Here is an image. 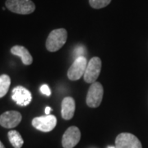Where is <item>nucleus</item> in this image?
<instances>
[{
	"instance_id": "ddd939ff",
	"label": "nucleus",
	"mask_w": 148,
	"mask_h": 148,
	"mask_svg": "<svg viewBox=\"0 0 148 148\" xmlns=\"http://www.w3.org/2000/svg\"><path fill=\"white\" fill-rule=\"evenodd\" d=\"M8 139L12 144V146L14 148H21L23 146L24 141L21 138V134L16 130H12L8 132Z\"/></svg>"
},
{
	"instance_id": "423d86ee",
	"label": "nucleus",
	"mask_w": 148,
	"mask_h": 148,
	"mask_svg": "<svg viewBox=\"0 0 148 148\" xmlns=\"http://www.w3.org/2000/svg\"><path fill=\"white\" fill-rule=\"evenodd\" d=\"M87 64L88 63L86 57H78L76 58L68 71V77L71 81L79 80L84 76Z\"/></svg>"
},
{
	"instance_id": "4468645a",
	"label": "nucleus",
	"mask_w": 148,
	"mask_h": 148,
	"mask_svg": "<svg viewBox=\"0 0 148 148\" xmlns=\"http://www.w3.org/2000/svg\"><path fill=\"white\" fill-rule=\"evenodd\" d=\"M11 84L10 77L7 74L0 76V98L3 97L8 93Z\"/></svg>"
},
{
	"instance_id": "a211bd4d",
	"label": "nucleus",
	"mask_w": 148,
	"mask_h": 148,
	"mask_svg": "<svg viewBox=\"0 0 148 148\" xmlns=\"http://www.w3.org/2000/svg\"><path fill=\"white\" fill-rule=\"evenodd\" d=\"M50 110H51V108H50V107H49V106H47V107L45 108V114H46V115H49V113H50Z\"/></svg>"
},
{
	"instance_id": "dca6fc26",
	"label": "nucleus",
	"mask_w": 148,
	"mask_h": 148,
	"mask_svg": "<svg viewBox=\"0 0 148 148\" xmlns=\"http://www.w3.org/2000/svg\"><path fill=\"white\" fill-rule=\"evenodd\" d=\"M74 55L76 56V58L78 57H85L86 54V48L82 45H78L74 49Z\"/></svg>"
},
{
	"instance_id": "0eeeda50",
	"label": "nucleus",
	"mask_w": 148,
	"mask_h": 148,
	"mask_svg": "<svg viewBox=\"0 0 148 148\" xmlns=\"http://www.w3.org/2000/svg\"><path fill=\"white\" fill-rule=\"evenodd\" d=\"M116 148H143L142 143L132 133L123 132L117 136L115 140Z\"/></svg>"
},
{
	"instance_id": "9b49d317",
	"label": "nucleus",
	"mask_w": 148,
	"mask_h": 148,
	"mask_svg": "<svg viewBox=\"0 0 148 148\" xmlns=\"http://www.w3.org/2000/svg\"><path fill=\"white\" fill-rule=\"evenodd\" d=\"M75 101L73 97H65L62 101V109H61V114L62 117L65 120L71 119L74 115L75 113Z\"/></svg>"
},
{
	"instance_id": "6e6552de",
	"label": "nucleus",
	"mask_w": 148,
	"mask_h": 148,
	"mask_svg": "<svg viewBox=\"0 0 148 148\" xmlns=\"http://www.w3.org/2000/svg\"><path fill=\"white\" fill-rule=\"evenodd\" d=\"M81 139L79 128L75 126L69 127L64 132L62 138V145L64 148H73L77 145Z\"/></svg>"
},
{
	"instance_id": "20e7f679",
	"label": "nucleus",
	"mask_w": 148,
	"mask_h": 148,
	"mask_svg": "<svg viewBox=\"0 0 148 148\" xmlns=\"http://www.w3.org/2000/svg\"><path fill=\"white\" fill-rule=\"evenodd\" d=\"M101 70V60L98 57H93L88 62L84 74V81L86 83H94L100 76Z\"/></svg>"
},
{
	"instance_id": "f03ea898",
	"label": "nucleus",
	"mask_w": 148,
	"mask_h": 148,
	"mask_svg": "<svg viewBox=\"0 0 148 148\" xmlns=\"http://www.w3.org/2000/svg\"><path fill=\"white\" fill-rule=\"evenodd\" d=\"M5 5L8 10L21 15L31 14L36 10V5L32 0H7Z\"/></svg>"
},
{
	"instance_id": "f8f14e48",
	"label": "nucleus",
	"mask_w": 148,
	"mask_h": 148,
	"mask_svg": "<svg viewBox=\"0 0 148 148\" xmlns=\"http://www.w3.org/2000/svg\"><path fill=\"white\" fill-rule=\"evenodd\" d=\"M11 53L20 57L22 63L25 65H31L33 62V58L31 53L27 49L21 45H15L11 49Z\"/></svg>"
},
{
	"instance_id": "6ab92c4d",
	"label": "nucleus",
	"mask_w": 148,
	"mask_h": 148,
	"mask_svg": "<svg viewBox=\"0 0 148 148\" xmlns=\"http://www.w3.org/2000/svg\"><path fill=\"white\" fill-rule=\"evenodd\" d=\"M0 148H5V147H4V145L3 144V143L0 141Z\"/></svg>"
},
{
	"instance_id": "2eb2a0df",
	"label": "nucleus",
	"mask_w": 148,
	"mask_h": 148,
	"mask_svg": "<svg viewBox=\"0 0 148 148\" xmlns=\"http://www.w3.org/2000/svg\"><path fill=\"white\" fill-rule=\"evenodd\" d=\"M111 0H89V3L92 8L101 9L106 8L110 3Z\"/></svg>"
},
{
	"instance_id": "f257e3e1",
	"label": "nucleus",
	"mask_w": 148,
	"mask_h": 148,
	"mask_svg": "<svg viewBox=\"0 0 148 148\" xmlns=\"http://www.w3.org/2000/svg\"><path fill=\"white\" fill-rule=\"evenodd\" d=\"M68 39V32L64 28L55 29L47 37L45 46L49 52H56L64 45Z\"/></svg>"
},
{
	"instance_id": "1a4fd4ad",
	"label": "nucleus",
	"mask_w": 148,
	"mask_h": 148,
	"mask_svg": "<svg viewBox=\"0 0 148 148\" xmlns=\"http://www.w3.org/2000/svg\"><path fill=\"white\" fill-rule=\"evenodd\" d=\"M21 119L22 117L19 112L7 111L0 115V125L5 128H13L21 123Z\"/></svg>"
},
{
	"instance_id": "7ed1b4c3",
	"label": "nucleus",
	"mask_w": 148,
	"mask_h": 148,
	"mask_svg": "<svg viewBox=\"0 0 148 148\" xmlns=\"http://www.w3.org/2000/svg\"><path fill=\"white\" fill-rule=\"evenodd\" d=\"M104 89L100 82H95L90 86L86 95V105L90 108H97L102 102Z\"/></svg>"
},
{
	"instance_id": "9d476101",
	"label": "nucleus",
	"mask_w": 148,
	"mask_h": 148,
	"mask_svg": "<svg viewBox=\"0 0 148 148\" xmlns=\"http://www.w3.org/2000/svg\"><path fill=\"white\" fill-rule=\"evenodd\" d=\"M12 99L16 102L18 106H28L32 100V93L27 88L18 86L12 90Z\"/></svg>"
},
{
	"instance_id": "f3484780",
	"label": "nucleus",
	"mask_w": 148,
	"mask_h": 148,
	"mask_svg": "<svg viewBox=\"0 0 148 148\" xmlns=\"http://www.w3.org/2000/svg\"><path fill=\"white\" fill-rule=\"evenodd\" d=\"M40 91L42 94L47 95V96H49L51 95V90L49 89V87L48 86V85L46 84H44L40 86Z\"/></svg>"
},
{
	"instance_id": "aec40b11",
	"label": "nucleus",
	"mask_w": 148,
	"mask_h": 148,
	"mask_svg": "<svg viewBox=\"0 0 148 148\" xmlns=\"http://www.w3.org/2000/svg\"><path fill=\"white\" fill-rule=\"evenodd\" d=\"M107 148H116L115 147H111V146H110V147H108Z\"/></svg>"
},
{
	"instance_id": "39448f33",
	"label": "nucleus",
	"mask_w": 148,
	"mask_h": 148,
	"mask_svg": "<svg viewBox=\"0 0 148 148\" xmlns=\"http://www.w3.org/2000/svg\"><path fill=\"white\" fill-rule=\"evenodd\" d=\"M57 124V119L54 115H45L34 118L32 120V125L37 130L44 132L52 131Z\"/></svg>"
}]
</instances>
